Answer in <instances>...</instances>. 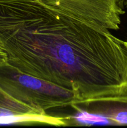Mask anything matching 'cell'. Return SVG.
I'll list each match as a JSON object with an SVG mask.
<instances>
[{"mask_svg": "<svg viewBox=\"0 0 127 128\" xmlns=\"http://www.w3.org/2000/svg\"><path fill=\"white\" fill-rule=\"evenodd\" d=\"M124 4L126 8H127V0H124Z\"/></svg>", "mask_w": 127, "mask_h": 128, "instance_id": "7", "label": "cell"}, {"mask_svg": "<svg viewBox=\"0 0 127 128\" xmlns=\"http://www.w3.org/2000/svg\"><path fill=\"white\" fill-rule=\"evenodd\" d=\"M0 88L17 101L41 112L70 106L74 92L22 72L8 62L0 65Z\"/></svg>", "mask_w": 127, "mask_h": 128, "instance_id": "2", "label": "cell"}, {"mask_svg": "<svg viewBox=\"0 0 127 128\" xmlns=\"http://www.w3.org/2000/svg\"><path fill=\"white\" fill-rule=\"evenodd\" d=\"M0 41L9 64L79 100L127 93L123 41L38 0H0Z\"/></svg>", "mask_w": 127, "mask_h": 128, "instance_id": "1", "label": "cell"}, {"mask_svg": "<svg viewBox=\"0 0 127 128\" xmlns=\"http://www.w3.org/2000/svg\"><path fill=\"white\" fill-rule=\"evenodd\" d=\"M7 62H8V56L7 52L0 41V65H2Z\"/></svg>", "mask_w": 127, "mask_h": 128, "instance_id": "6", "label": "cell"}, {"mask_svg": "<svg viewBox=\"0 0 127 128\" xmlns=\"http://www.w3.org/2000/svg\"><path fill=\"white\" fill-rule=\"evenodd\" d=\"M123 44H124V45H125V46L126 47V48L127 49V41H123Z\"/></svg>", "mask_w": 127, "mask_h": 128, "instance_id": "8", "label": "cell"}, {"mask_svg": "<svg viewBox=\"0 0 127 128\" xmlns=\"http://www.w3.org/2000/svg\"><path fill=\"white\" fill-rule=\"evenodd\" d=\"M21 123L67 126L65 118L41 112L17 101L0 88V124Z\"/></svg>", "mask_w": 127, "mask_h": 128, "instance_id": "5", "label": "cell"}, {"mask_svg": "<svg viewBox=\"0 0 127 128\" xmlns=\"http://www.w3.org/2000/svg\"><path fill=\"white\" fill-rule=\"evenodd\" d=\"M58 12L98 29L118 30L124 0H38Z\"/></svg>", "mask_w": 127, "mask_h": 128, "instance_id": "3", "label": "cell"}, {"mask_svg": "<svg viewBox=\"0 0 127 128\" xmlns=\"http://www.w3.org/2000/svg\"><path fill=\"white\" fill-rule=\"evenodd\" d=\"M70 106L78 112L77 117L72 119L83 124L95 118L90 124H95L96 120L100 118L102 124L127 125V93L77 100Z\"/></svg>", "mask_w": 127, "mask_h": 128, "instance_id": "4", "label": "cell"}]
</instances>
